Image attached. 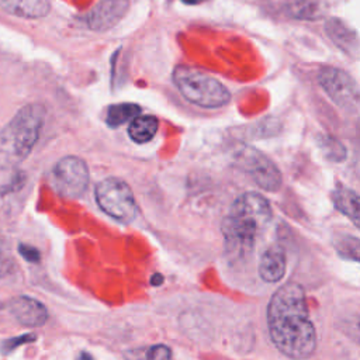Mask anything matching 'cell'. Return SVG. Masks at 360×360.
Here are the masks:
<instances>
[{
	"instance_id": "12",
	"label": "cell",
	"mask_w": 360,
	"mask_h": 360,
	"mask_svg": "<svg viewBox=\"0 0 360 360\" xmlns=\"http://www.w3.org/2000/svg\"><path fill=\"white\" fill-rule=\"evenodd\" d=\"M285 273V253L280 246L267 248L259 260V274L267 283H276Z\"/></svg>"
},
{
	"instance_id": "9",
	"label": "cell",
	"mask_w": 360,
	"mask_h": 360,
	"mask_svg": "<svg viewBox=\"0 0 360 360\" xmlns=\"http://www.w3.org/2000/svg\"><path fill=\"white\" fill-rule=\"evenodd\" d=\"M128 8L129 0H101L90 11L87 25L91 31H108L122 20Z\"/></svg>"
},
{
	"instance_id": "20",
	"label": "cell",
	"mask_w": 360,
	"mask_h": 360,
	"mask_svg": "<svg viewBox=\"0 0 360 360\" xmlns=\"http://www.w3.org/2000/svg\"><path fill=\"white\" fill-rule=\"evenodd\" d=\"M319 148L322 149L323 155L333 162H342L346 158L345 146L335 138L322 135L319 138Z\"/></svg>"
},
{
	"instance_id": "4",
	"label": "cell",
	"mask_w": 360,
	"mask_h": 360,
	"mask_svg": "<svg viewBox=\"0 0 360 360\" xmlns=\"http://www.w3.org/2000/svg\"><path fill=\"white\" fill-rule=\"evenodd\" d=\"M173 83L187 101L201 108H219L231 100L229 90L219 80L190 66H176Z\"/></svg>"
},
{
	"instance_id": "22",
	"label": "cell",
	"mask_w": 360,
	"mask_h": 360,
	"mask_svg": "<svg viewBox=\"0 0 360 360\" xmlns=\"http://www.w3.org/2000/svg\"><path fill=\"white\" fill-rule=\"evenodd\" d=\"M342 332L360 346V315H349L340 322Z\"/></svg>"
},
{
	"instance_id": "19",
	"label": "cell",
	"mask_w": 360,
	"mask_h": 360,
	"mask_svg": "<svg viewBox=\"0 0 360 360\" xmlns=\"http://www.w3.org/2000/svg\"><path fill=\"white\" fill-rule=\"evenodd\" d=\"M333 248L346 260L360 263V239L353 235L339 233L333 236Z\"/></svg>"
},
{
	"instance_id": "21",
	"label": "cell",
	"mask_w": 360,
	"mask_h": 360,
	"mask_svg": "<svg viewBox=\"0 0 360 360\" xmlns=\"http://www.w3.org/2000/svg\"><path fill=\"white\" fill-rule=\"evenodd\" d=\"M15 267V259L11 250V245L4 238L0 235V278L7 277L10 273H13Z\"/></svg>"
},
{
	"instance_id": "6",
	"label": "cell",
	"mask_w": 360,
	"mask_h": 360,
	"mask_svg": "<svg viewBox=\"0 0 360 360\" xmlns=\"http://www.w3.org/2000/svg\"><path fill=\"white\" fill-rule=\"evenodd\" d=\"M51 184L65 198L80 197L89 184V167L86 162L77 156L59 159L51 172Z\"/></svg>"
},
{
	"instance_id": "3",
	"label": "cell",
	"mask_w": 360,
	"mask_h": 360,
	"mask_svg": "<svg viewBox=\"0 0 360 360\" xmlns=\"http://www.w3.org/2000/svg\"><path fill=\"white\" fill-rule=\"evenodd\" d=\"M39 104L22 107L0 131V172L18 166L34 149L44 124Z\"/></svg>"
},
{
	"instance_id": "10",
	"label": "cell",
	"mask_w": 360,
	"mask_h": 360,
	"mask_svg": "<svg viewBox=\"0 0 360 360\" xmlns=\"http://www.w3.org/2000/svg\"><path fill=\"white\" fill-rule=\"evenodd\" d=\"M8 309L18 323L27 328L42 326L48 321L46 307L37 298L20 295L10 301Z\"/></svg>"
},
{
	"instance_id": "2",
	"label": "cell",
	"mask_w": 360,
	"mask_h": 360,
	"mask_svg": "<svg viewBox=\"0 0 360 360\" xmlns=\"http://www.w3.org/2000/svg\"><path fill=\"white\" fill-rule=\"evenodd\" d=\"M270 202L257 193L239 195L222 222L225 250L229 259L240 260L255 248L259 232L270 222Z\"/></svg>"
},
{
	"instance_id": "13",
	"label": "cell",
	"mask_w": 360,
	"mask_h": 360,
	"mask_svg": "<svg viewBox=\"0 0 360 360\" xmlns=\"http://www.w3.org/2000/svg\"><path fill=\"white\" fill-rule=\"evenodd\" d=\"M0 8L20 18H42L51 11L49 0H0Z\"/></svg>"
},
{
	"instance_id": "26",
	"label": "cell",
	"mask_w": 360,
	"mask_h": 360,
	"mask_svg": "<svg viewBox=\"0 0 360 360\" xmlns=\"http://www.w3.org/2000/svg\"><path fill=\"white\" fill-rule=\"evenodd\" d=\"M162 283H163V276H162V274H153V276H152V278H150V284H152V285L158 287V285H160Z\"/></svg>"
},
{
	"instance_id": "28",
	"label": "cell",
	"mask_w": 360,
	"mask_h": 360,
	"mask_svg": "<svg viewBox=\"0 0 360 360\" xmlns=\"http://www.w3.org/2000/svg\"><path fill=\"white\" fill-rule=\"evenodd\" d=\"M184 4H188V6H194V4H200V3H202V1H205V0H181Z\"/></svg>"
},
{
	"instance_id": "16",
	"label": "cell",
	"mask_w": 360,
	"mask_h": 360,
	"mask_svg": "<svg viewBox=\"0 0 360 360\" xmlns=\"http://www.w3.org/2000/svg\"><path fill=\"white\" fill-rule=\"evenodd\" d=\"M159 127V121L153 115H136L128 127L129 138L136 143L149 142Z\"/></svg>"
},
{
	"instance_id": "25",
	"label": "cell",
	"mask_w": 360,
	"mask_h": 360,
	"mask_svg": "<svg viewBox=\"0 0 360 360\" xmlns=\"http://www.w3.org/2000/svg\"><path fill=\"white\" fill-rule=\"evenodd\" d=\"M22 173H17V176H14V179L4 184L3 190H1V194H6V193H10V191H15L18 188H21L24 186V176H21Z\"/></svg>"
},
{
	"instance_id": "1",
	"label": "cell",
	"mask_w": 360,
	"mask_h": 360,
	"mask_svg": "<svg viewBox=\"0 0 360 360\" xmlns=\"http://www.w3.org/2000/svg\"><path fill=\"white\" fill-rule=\"evenodd\" d=\"M267 326L274 346L288 359L304 360L316 347V332L309 319L305 291L297 283L281 285L267 305Z\"/></svg>"
},
{
	"instance_id": "24",
	"label": "cell",
	"mask_w": 360,
	"mask_h": 360,
	"mask_svg": "<svg viewBox=\"0 0 360 360\" xmlns=\"http://www.w3.org/2000/svg\"><path fill=\"white\" fill-rule=\"evenodd\" d=\"M18 253L30 263H38L41 260V253L37 248L25 245V243H20L18 245Z\"/></svg>"
},
{
	"instance_id": "8",
	"label": "cell",
	"mask_w": 360,
	"mask_h": 360,
	"mask_svg": "<svg viewBox=\"0 0 360 360\" xmlns=\"http://www.w3.org/2000/svg\"><path fill=\"white\" fill-rule=\"evenodd\" d=\"M318 82L335 104L347 111L360 108V87L354 79L339 68H323L318 75Z\"/></svg>"
},
{
	"instance_id": "27",
	"label": "cell",
	"mask_w": 360,
	"mask_h": 360,
	"mask_svg": "<svg viewBox=\"0 0 360 360\" xmlns=\"http://www.w3.org/2000/svg\"><path fill=\"white\" fill-rule=\"evenodd\" d=\"M77 360H93L91 354L87 353V352H82L79 356H77Z\"/></svg>"
},
{
	"instance_id": "23",
	"label": "cell",
	"mask_w": 360,
	"mask_h": 360,
	"mask_svg": "<svg viewBox=\"0 0 360 360\" xmlns=\"http://www.w3.org/2000/svg\"><path fill=\"white\" fill-rule=\"evenodd\" d=\"M37 336L34 333H25V335H20V336H15V338H10L7 340H4L0 346V350L3 354H7L10 353L11 350H14L15 347L24 345V343H30L32 340H35Z\"/></svg>"
},
{
	"instance_id": "11",
	"label": "cell",
	"mask_w": 360,
	"mask_h": 360,
	"mask_svg": "<svg viewBox=\"0 0 360 360\" xmlns=\"http://www.w3.org/2000/svg\"><path fill=\"white\" fill-rule=\"evenodd\" d=\"M325 32L329 39L345 53L356 56L360 52V38L345 21L338 17H330L325 21Z\"/></svg>"
},
{
	"instance_id": "15",
	"label": "cell",
	"mask_w": 360,
	"mask_h": 360,
	"mask_svg": "<svg viewBox=\"0 0 360 360\" xmlns=\"http://www.w3.org/2000/svg\"><path fill=\"white\" fill-rule=\"evenodd\" d=\"M326 0H287V14L295 20L315 21L325 15Z\"/></svg>"
},
{
	"instance_id": "7",
	"label": "cell",
	"mask_w": 360,
	"mask_h": 360,
	"mask_svg": "<svg viewBox=\"0 0 360 360\" xmlns=\"http://www.w3.org/2000/svg\"><path fill=\"white\" fill-rule=\"evenodd\" d=\"M236 165L252 176L255 183L266 190L276 191L280 188L283 177L276 163L260 150L252 146H242L235 155Z\"/></svg>"
},
{
	"instance_id": "5",
	"label": "cell",
	"mask_w": 360,
	"mask_h": 360,
	"mask_svg": "<svg viewBox=\"0 0 360 360\" xmlns=\"http://www.w3.org/2000/svg\"><path fill=\"white\" fill-rule=\"evenodd\" d=\"M96 201L108 217L128 224L136 217V202L131 187L121 179L107 177L94 190Z\"/></svg>"
},
{
	"instance_id": "18",
	"label": "cell",
	"mask_w": 360,
	"mask_h": 360,
	"mask_svg": "<svg viewBox=\"0 0 360 360\" xmlns=\"http://www.w3.org/2000/svg\"><path fill=\"white\" fill-rule=\"evenodd\" d=\"M125 360H172V352L166 345H150L124 352Z\"/></svg>"
},
{
	"instance_id": "14",
	"label": "cell",
	"mask_w": 360,
	"mask_h": 360,
	"mask_svg": "<svg viewBox=\"0 0 360 360\" xmlns=\"http://www.w3.org/2000/svg\"><path fill=\"white\" fill-rule=\"evenodd\" d=\"M332 201L336 210L346 215L360 229V194L343 186L333 190Z\"/></svg>"
},
{
	"instance_id": "17",
	"label": "cell",
	"mask_w": 360,
	"mask_h": 360,
	"mask_svg": "<svg viewBox=\"0 0 360 360\" xmlns=\"http://www.w3.org/2000/svg\"><path fill=\"white\" fill-rule=\"evenodd\" d=\"M141 107L134 103H120L110 105L107 110L105 122L111 128H117L128 121H132L136 115H139Z\"/></svg>"
}]
</instances>
